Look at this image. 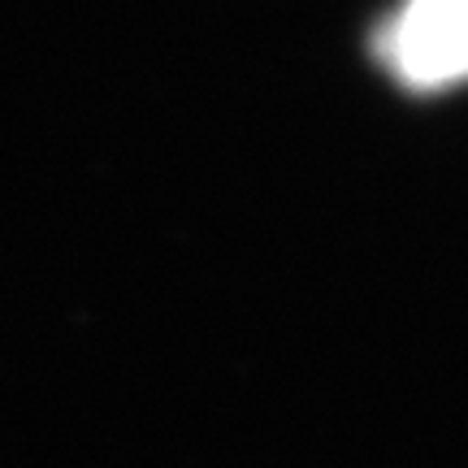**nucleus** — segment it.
Masks as SVG:
<instances>
[{"label":"nucleus","mask_w":468,"mask_h":468,"mask_svg":"<svg viewBox=\"0 0 468 468\" xmlns=\"http://www.w3.org/2000/svg\"><path fill=\"white\" fill-rule=\"evenodd\" d=\"M373 57L417 96L455 87L468 69V0H403L373 35Z\"/></svg>","instance_id":"f257e3e1"}]
</instances>
